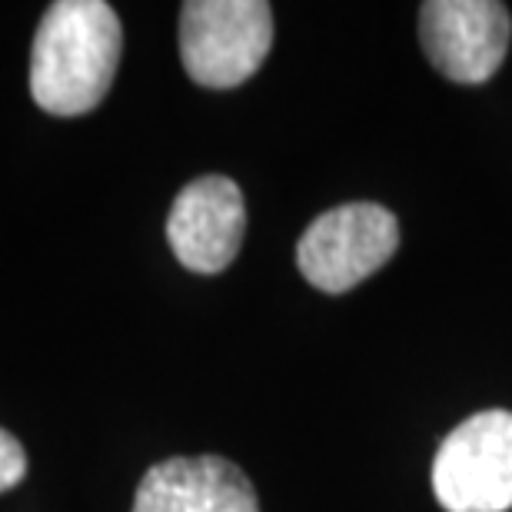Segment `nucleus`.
Segmentation results:
<instances>
[{
	"label": "nucleus",
	"mask_w": 512,
	"mask_h": 512,
	"mask_svg": "<svg viewBox=\"0 0 512 512\" xmlns=\"http://www.w3.org/2000/svg\"><path fill=\"white\" fill-rule=\"evenodd\" d=\"M124 30L104 0H57L30 50V94L54 117L90 114L114 84Z\"/></svg>",
	"instance_id": "f257e3e1"
},
{
	"label": "nucleus",
	"mask_w": 512,
	"mask_h": 512,
	"mask_svg": "<svg viewBox=\"0 0 512 512\" xmlns=\"http://www.w3.org/2000/svg\"><path fill=\"white\" fill-rule=\"evenodd\" d=\"M273 47V10L263 0H190L180 7V57L193 84L240 87Z\"/></svg>",
	"instance_id": "f03ea898"
},
{
	"label": "nucleus",
	"mask_w": 512,
	"mask_h": 512,
	"mask_svg": "<svg viewBox=\"0 0 512 512\" xmlns=\"http://www.w3.org/2000/svg\"><path fill=\"white\" fill-rule=\"evenodd\" d=\"M433 493L446 512L512 509V413L486 409L443 439L433 459Z\"/></svg>",
	"instance_id": "7ed1b4c3"
},
{
	"label": "nucleus",
	"mask_w": 512,
	"mask_h": 512,
	"mask_svg": "<svg viewBox=\"0 0 512 512\" xmlns=\"http://www.w3.org/2000/svg\"><path fill=\"white\" fill-rule=\"evenodd\" d=\"M399 223L380 203H343L320 213L296 243V266L323 293H346L393 260Z\"/></svg>",
	"instance_id": "20e7f679"
},
{
	"label": "nucleus",
	"mask_w": 512,
	"mask_h": 512,
	"mask_svg": "<svg viewBox=\"0 0 512 512\" xmlns=\"http://www.w3.org/2000/svg\"><path fill=\"white\" fill-rule=\"evenodd\" d=\"M419 40L439 74L456 84H486L503 67L512 17L499 0H429L419 7Z\"/></svg>",
	"instance_id": "39448f33"
},
{
	"label": "nucleus",
	"mask_w": 512,
	"mask_h": 512,
	"mask_svg": "<svg viewBox=\"0 0 512 512\" xmlns=\"http://www.w3.org/2000/svg\"><path fill=\"white\" fill-rule=\"evenodd\" d=\"M247 233V203L230 177L210 173L187 183L170 207L167 240L173 256L193 273L213 276L237 260Z\"/></svg>",
	"instance_id": "423d86ee"
},
{
	"label": "nucleus",
	"mask_w": 512,
	"mask_h": 512,
	"mask_svg": "<svg viewBox=\"0 0 512 512\" xmlns=\"http://www.w3.org/2000/svg\"><path fill=\"white\" fill-rule=\"evenodd\" d=\"M133 512H260V499L230 459L177 456L147 469Z\"/></svg>",
	"instance_id": "0eeeda50"
},
{
	"label": "nucleus",
	"mask_w": 512,
	"mask_h": 512,
	"mask_svg": "<svg viewBox=\"0 0 512 512\" xmlns=\"http://www.w3.org/2000/svg\"><path fill=\"white\" fill-rule=\"evenodd\" d=\"M27 476V453L7 429H0V493L14 489Z\"/></svg>",
	"instance_id": "6e6552de"
}]
</instances>
